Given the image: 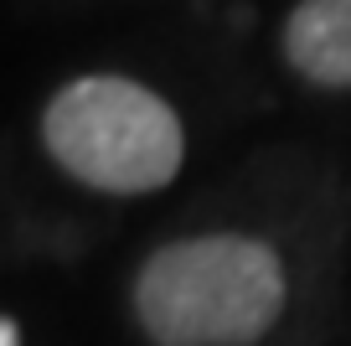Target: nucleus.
Listing matches in <instances>:
<instances>
[{
    "label": "nucleus",
    "mask_w": 351,
    "mask_h": 346,
    "mask_svg": "<svg viewBox=\"0 0 351 346\" xmlns=\"http://www.w3.org/2000/svg\"><path fill=\"white\" fill-rule=\"evenodd\" d=\"M279 310L285 264L248 233L176 238L134 274V315L155 346H253Z\"/></svg>",
    "instance_id": "nucleus-1"
},
{
    "label": "nucleus",
    "mask_w": 351,
    "mask_h": 346,
    "mask_svg": "<svg viewBox=\"0 0 351 346\" xmlns=\"http://www.w3.org/2000/svg\"><path fill=\"white\" fill-rule=\"evenodd\" d=\"M285 62L305 83L346 93L351 88V0H295L285 16Z\"/></svg>",
    "instance_id": "nucleus-3"
},
{
    "label": "nucleus",
    "mask_w": 351,
    "mask_h": 346,
    "mask_svg": "<svg viewBox=\"0 0 351 346\" xmlns=\"http://www.w3.org/2000/svg\"><path fill=\"white\" fill-rule=\"evenodd\" d=\"M42 145L73 181L109 196H145L176 181L186 130L155 88L119 73H88L47 98Z\"/></svg>",
    "instance_id": "nucleus-2"
},
{
    "label": "nucleus",
    "mask_w": 351,
    "mask_h": 346,
    "mask_svg": "<svg viewBox=\"0 0 351 346\" xmlns=\"http://www.w3.org/2000/svg\"><path fill=\"white\" fill-rule=\"evenodd\" d=\"M16 341H21V331H16V321H5L0 325V346H16Z\"/></svg>",
    "instance_id": "nucleus-4"
}]
</instances>
